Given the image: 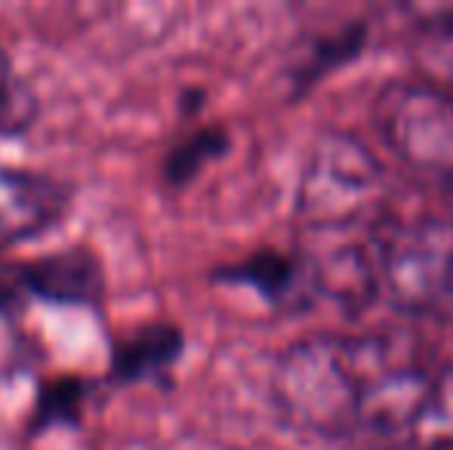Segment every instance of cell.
<instances>
[{
	"label": "cell",
	"mask_w": 453,
	"mask_h": 450,
	"mask_svg": "<svg viewBox=\"0 0 453 450\" xmlns=\"http://www.w3.org/2000/svg\"><path fill=\"white\" fill-rule=\"evenodd\" d=\"M99 389L102 379L81 377V373H56L41 379L35 389V404L28 410V423H25V435L41 439L56 429H78Z\"/></svg>",
	"instance_id": "obj_9"
},
{
	"label": "cell",
	"mask_w": 453,
	"mask_h": 450,
	"mask_svg": "<svg viewBox=\"0 0 453 450\" xmlns=\"http://www.w3.org/2000/svg\"><path fill=\"white\" fill-rule=\"evenodd\" d=\"M201 105H203V93L201 90L182 93V111H195V109H201Z\"/></svg>",
	"instance_id": "obj_13"
},
{
	"label": "cell",
	"mask_w": 453,
	"mask_h": 450,
	"mask_svg": "<svg viewBox=\"0 0 453 450\" xmlns=\"http://www.w3.org/2000/svg\"><path fill=\"white\" fill-rule=\"evenodd\" d=\"M74 207V186L53 173L0 164V250L50 234Z\"/></svg>",
	"instance_id": "obj_6"
},
{
	"label": "cell",
	"mask_w": 453,
	"mask_h": 450,
	"mask_svg": "<svg viewBox=\"0 0 453 450\" xmlns=\"http://www.w3.org/2000/svg\"><path fill=\"white\" fill-rule=\"evenodd\" d=\"M210 281L253 290L280 312H299L318 294H324L315 259L284 250H257L238 263L216 265Z\"/></svg>",
	"instance_id": "obj_7"
},
{
	"label": "cell",
	"mask_w": 453,
	"mask_h": 450,
	"mask_svg": "<svg viewBox=\"0 0 453 450\" xmlns=\"http://www.w3.org/2000/svg\"><path fill=\"white\" fill-rule=\"evenodd\" d=\"M232 149V136L226 126H197L188 136H182L180 142H173L167 149L161 161V176L170 188H188L210 164H216L219 157L228 155Z\"/></svg>",
	"instance_id": "obj_10"
},
{
	"label": "cell",
	"mask_w": 453,
	"mask_h": 450,
	"mask_svg": "<svg viewBox=\"0 0 453 450\" xmlns=\"http://www.w3.org/2000/svg\"><path fill=\"white\" fill-rule=\"evenodd\" d=\"M280 420L318 439L453 450V364L388 337L321 333L272 370Z\"/></svg>",
	"instance_id": "obj_1"
},
{
	"label": "cell",
	"mask_w": 453,
	"mask_h": 450,
	"mask_svg": "<svg viewBox=\"0 0 453 450\" xmlns=\"http://www.w3.org/2000/svg\"><path fill=\"white\" fill-rule=\"evenodd\" d=\"M411 56L429 80L453 87V6L417 25Z\"/></svg>",
	"instance_id": "obj_12"
},
{
	"label": "cell",
	"mask_w": 453,
	"mask_h": 450,
	"mask_svg": "<svg viewBox=\"0 0 453 450\" xmlns=\"http://www.w3.org/2000/svg\"><path fill=\"white\" fill-rule=\"evenodd\" d=\"M37 118H41V99L16 68L10 50L0 43V136H25L35 130Z\"/></svg>",
	"instance_id": "obj_11"
},
{
	"label": "cell",
	"mask_w": 453,
	"mask_h": 450,
	"mask_svg": "<svg viewBox=\"0 0 453 450\" xmlns=\"http://www.w3.org/2000/svg\"><path fill=\"white\" fill-rule=\"evenodd\" d=\"M386 170L358 139L330 133L315 145L299 186V213L305 225H376L386 217Z\"/></svg>",
	"instance_id": "obj_2"
},
{
	"label": "cell",
	"mask_w": 453,
	"mask_h": 450,
	"mask_svg": "<svg viewBox=\"0 0 453 450\" xmlns=\"http://www.w3.org/2000/svg\"><path fill=\"white\" fill-rule=\"evenodd\" d=\"M373 275L404 312L453 324V217L417 219L382 232Z\"/></svg>",
	"instance_id": "obj_3"
},
{
	"label": "cell",
	"mask_w": 453,
	"mask_h": 450,
	"mask_svg": "<svg viewBox=\"0 0 453 450\" xmlns=\"http://www.w3.org/2000/svg\"><path fill=\"white\" fill-rule=\"evenodd\" d=\"M386 145L413 170L453 194V99L432 84L398 80L376 99Z\"/></svg>",
	"instance_id": "obj_4"
},
{
	"label": "cell",
	"mask_w": 453,
	"mask_h": 450,
	"mask_svg": "<svg viewBox=\"0 0 453 450\" xmlns=\"http://www.w3.org/2000/svg\"><path fill=\"white\" fill-rule=\"evenodd\" d=\"M185 355V331L173 321H142L108 339L105 385H161L170 389Z\"/></svg>",
	"instance_id": "obj_8"
},
{
	"label": "cell",
	"mask_w": 453,
	"mask_h": 450,
	"mask_svg": "<svg viewBox=\"0 0 453 450\" xmlns=\"http://www.w3.org/2000/svg\"><path fill=\"white\" fill-rule=\"evenodd\" d=\"M108 281L93 247L72 244L31 259H0V321H22L28 302L59 309L105 306Z\"/></svg>",
	"instance_id": "obj_5"
}]
</instances>
